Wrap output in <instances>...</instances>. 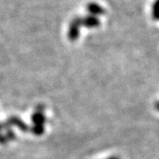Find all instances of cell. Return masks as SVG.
<instances>
[{
	"label": "cell",
	"instance_id": "52a82bcc",
	"mask_svg": "<svg viewBox=\"0 0 159 159\" xmlns=\"http://www.w3.org/2000/svg\"><path fill=\"white\" fill-rule=\"evenodd\" d=\"M5 136H6L7 142H11V141H13V140L16 139V134H15L14 131L11 130V128L6 129V134H5Z\"/></svg>",
	"mask_w": 159,
	"mask_h": 159
},
{
	"label": "cell",
	"instance_id": "6da1fadb",
	"mask_svg": "<svg viewBox=\"0 0 159 159\" xmlns=\"http://www.w3.org/2000/svg\"><path fill=\"white\" fill-rule=\"evenodd\" d=\"M44 105L38 104L35 108L34 112L32 115L33 125L30 126V132L34 135L40 136L44 133V124H45V116H44Z\"/></svg>",
	"mask_w": 159,
	"mask_h": 159
},
{
	"label": "cell",
	"instance_id": "8992f818",
	"mask_svg": "<svg viewBox=\"0 0 159 159\" xmlns=\"http://www.w3.org/2000/svg\"><path fill=\"white\" fill-rule=\"evenodd\" d=\"M152 17L155 20H159V0H156L152 6Z\"/></svg>",
	"mask_w": 159,
	"mask_h": 159
},
{
	"label": "cell",
	"instance_id": "7a4b0ae2",
	"mask_svg": "<svg viewBox=\"0 0 159 159\" xmlns=\"http://www.w3.org/2000/svg\"><path fill=\"white\" fill-rule=\"evenodd\" d=\"M81 26H82L81 18L76 17L71 20L68 27V32H67V36H68V39L70 41L74 42V41H76L79 38Z\"/></svg>",
	"mask_w": 159,
	"mask_h": 159
},
{
	"label": "cell",
	"instance_id": "9c48e42d",
	"mask_svg": "<svg viewBox=\"0 0 159 159\" xmlns=\"http://www.w3.org/2000/svg\"><path fill=\"white\" fill-rule=\"evenodd\" d=\"M107 159H120L118 157V156H112V157H108Z\"/></svg>",
	"mask_w": 159,
	"mask_h": 159
},
{
	"label": "cell",
	"instance_id": "5b68a950",
	"mask_svg": "<svg viewBox=\"0 0 159 159\" xmlns=\"http://www.w3.org/2000/svg\"><path fill=\"white\" fill-rule=\"evenodd\" d=\"M87 10L90 13V15L96 16V17L99 15H103L105 13V10L97 3H89L87 6Z\"/></svg>",
	"mask_w": 159,
	"mask_h": 159
},
{
	"label": "cell",
	"instance_id": "3957f363",
	"mask_svg": "<svg viewBox=\"0 0 159 159\" xmlns=\"http://www.w3.org/2000/svg\"><path fill=\"white\" fill-rule=\"evenodd\" d=\"M12 125L17 126L18 128L20 130L22 131V132H29V131H30V126L27 125V124L25 122H23L21 119L16 117V116L10 117L9 119H6L5 123H3L4 129H9V128H11V126H12Z\"/></svg>",
	"mask_w": 159,
	"mask_h": 159
},
{
	"label": "cell",
	"instance_id": "277c9868",
	"mask_svg": "<svg viewBox=\"0 0 159 159\" xmlns=\"http://www.w3.org/2000/svg\"><path fill=\"white\" fill-rule=\"evenodd\" d=\"M81 24L88 29H95L100 26V20L96 16L88 15L84 18H81Z\"/></svg>",
	"mask_w": 159,
	"mask_h": 159
},
{
	"label": "cell",
	"instance_id": "ba28073f",
	"mask_svg": "<svg viewBox=\"0 0 159 159\" xmlns=\"http://www.w3.org/2000/svg\"><path fill=\"white\" fill-rule=\"evenodd\" d=\"M154 106H155V109L159 112V101H157V102H155L154 103Z\"/></svg>",
	"mask_w": 159,
	"mask_h": 159
}]
</instances>
